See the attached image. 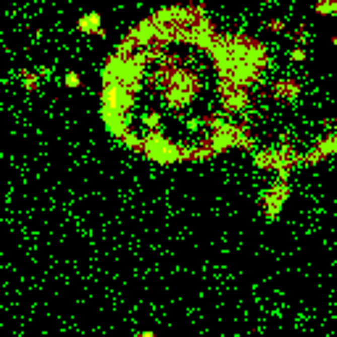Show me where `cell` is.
I'll list each match as a JSON object with an SVG mask.
<instances>
[{"instance_id": "cell-6", "label": "cell", "mask_w": 337, "mask_h": 337, "mask_svg": "<svg viewBox=\"0 0 337 337\" xmlns=\"http://www.w3.org/2000/svg\"><path fill=\"white\" fill-rule=\"evenodd\" d=\"M290 37H293V40L300 45V48H303V45L311 40V34H308V27H298L295 32H290Z\"/></svg>"}, {"instance_id": "cell-12", "label": "cell", "mask_w": 337, "mask_h": 337, "mask_svg": "<svg viewBox=\"0 0 337 337\" xmlns=\"http://www.w3.org/2000/svg\"><path fill=\"white\" fill-rule=\"evenodd\" d=\"M329 42H332V45H337V34H332V37H329Z\"/></svg>"}, {"instance_id": "cell-11", "label": "cell", "mask_w": 337, "mask_h": 337, "mask_svg": "<svg viewBox=\"0 0 337 337\" xmlns=\"http://www.w3.org/2000/svg\"><path fill=\"white\" fill-rule=\"evenodd\" d=\"M137 337H156V334H153V332H140Z\"/></svg>"}, {"instance_id": "cell-13", "label": "cell", "mask_w": 337, "mask_h": 337, "mask_svg": "<svg viewBox=\"0 0 337 337\" xmlns=\"http://www.w3.org/2000/svg\"><path fill=\"white\" fill-rule=\"evenodd\" d=\"M237 337H240V334H237Z\"/></svg>"}, {"instance_id": "cell-2", "label": "cell", "mask_w": 337, "mask_h": 337, "mask_svg": "<svg viewBox=\"0 0 337 337\" xmlns=\"http://www.w3.org/2000/svg\"><path fill=\"white\" fill-rule=\"evenodd\" d=\"M334 153H337V134H327L324 140H319L316 145H313L306 156H300V164L313 166V164H321L324 158H329Z\"/></svg>"}, {"instance_id": "cell-10", "label": "cell", "mask_w": 337, "mask_h": 337, "mask_svg": "<svg viewBox=\"0 0 337 337\" xmlns=\"http://www.w3.org/2000/svg\"><path fill=\"white\" fill-rule=\"evenodd\" d=\"M69 85L77 87V85H79V77H77V74H69Z\"/></svg>"}, {"instance_id": "cell-9", "label": "cell", "mask_w": 337, "mask_h": 337, "mask_svg": "<svg viewBox=\"0 0 337 337\" xmlns=\"http://www.w3.org/2000/svg\"><path fill=\"white\" fill-rule=\"evenodd\" d=\"M143 121H145V126H150V129H153V132H158L161 116H158V113H145V116H143Z\"/></svg>"}, {"instance_id": "cell-1", "label": "cell", "mask_w": 337, "mask_h": 337, "mask_svg": "<svg viewBox=\"0 0 337 337\" xmlns=\"http://www.w3.org/2000/svg\"><path fill=\"white\" fill-rule=\"evenodd\" d=\"M287 197H290V184L282 182V179H277V184L263 195V214L269 222H274V219H280L282 214V206L287 203Z\"/></svg>"}, {"instance_id": "cell-8", "label": "cell", "mask_w": 337, "mask_h": 337, "mask_svg": "<svg viewBox=\"0 0 337 337\" xmlns=\"http://www.w3.org/2000/svg\"><path fill=\"white\" fill-rule=\"evenodd\" d=\"M266 29H269V32H277V34H285V32H287V24H285L282 19H269V21H266Z\"/></svg>"}, {"instance_id": "cell-4", "label": "cell", "mask_w": 337, "mask_h": 337, "mask_svg": "<svg viewBox=\"0 0 337 337\" xmlns=\"http://www.w3.org/2000/svg\"><path fill=\"white\" fill-rule=\"evenodd\" d=\"M253 161H255V166H258V169H263V171H274V166H277V150H274V148H269V150H258Z\"/></svg>"}, {"instance_id": "cell-5", "label": "cell", "mask_w": 337, "mask_h": 337, "mask_svg": "<svg viewBox=\"0 0 337 337\" xmlns=\"http://www.w3.org/2000/svg\"><path fill=\"white\" fill-rule=\"evenodd\" d=\"M319 16H337V0H316Z\"/></svg>"}, {"instance_id": "cell-3", "label": "cell", "mask_w": 337, "mask_h": 337, "mask_svg": "<svg viewBox=\"0 0 337 337\" xmlns=\"http://www.w3.org/2000/svg\"><path fill=\"white\" fill-rule=\"evenodd\" d=\"M300 82H295V79H280V82L272 85V92L277 100H287V103H295L300 98Z\"/></svg>"}, {"instance_id": "cell-7", "label": "cell", "mask_w": 337, "mask_h": 337, "mask_svg": "<svg viewBox=\"0 0 337 337\" xmlns=\"http://www.w3.org/2000/svg\"><path fill=\"white\" fill-rule=\"evenodd\" d=\"M287 58H290L293 63H303L306 58H308V53H306V48H300V45H295V48H290Z\"/></svg>"}]
</instances>
